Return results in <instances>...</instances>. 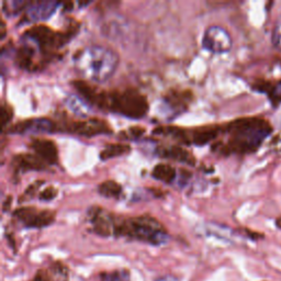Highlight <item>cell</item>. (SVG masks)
<instances>
[{
    "mask_svg": "<svg viewBox=\"0 0 281 281\" xmlns=\"http://www.w3.org/2000/svg\"><path fill=\"white\" fill-rule=\"evenodd\" d=\"M72 85L86 102L128 119H142L150 110L148 98L136 88L104 90L84 80H72Z\"/></svg>",
    "mask_w": 281,
    "mask_h": 281,
    "instance_id": "1",
    "label": "cell"
},
{
    "mask_svg": "<svg viewBox=\"0 0 281 281\" xmlns=\"http://www.w3.org/2000/svg\"><path fill=\"white\" fill-rule=\"evenodd\" d=\"M222 132L228 133L230 138L226 143H216L213 150L224 156L247 154L257 150L272 132V126L260 118H240L223 126Z\"/></svg>",
    "mask_w": 281,
    "mask_h": 281,
    "instance_id": "2",
    "label": "cell"
},
{
    "mask_svg": "<svg viewBox=\"0 0 281 281\" xmlns=\"http://www.w3.org/2000/svg\"><path fill=\"white\" fill-rule=\"evenodd\" d=\"M76 72L86 82H104L114 76L120 63L116 50L104 46H88L77 50L72 56Z\"/></svg>",
    "mask_w": 281,
    "mask_h": 281,
    "instance_id": "3",
    "label": "cell"
},
{
    "mask_svg": "<svg viewBox=\"0 0 281 281\" xmlns=\"http://www.w3.org/2000/svg\"><path fill=\"white\" fill-rule=\"evenodd\" d=\"M114 236L160 246L168 240V231L158 218L150 214L132 218L116 214Z\"/></svg>",
    "mask_w": 281,
    "mask_h": 281,
    "instance_id": "4",
    "label": "cell"
},
{
    "mask_svg": "<svg viewBox=\"0 0 281 281\" xmlns=\"http://www.w3.org/2000/svg\"><path fill=\"white\" fill-rule=\"evenodd\" d=\"M78 29L80 24L77 22L70 24L63 31H56L46 24H36L22 33V38L34 44L44 63H48L58 50L75 36Z\"/></svg>",
    "mask_w": 281,
    "mask_h": 281,
    "instance_id": "5",
    "label": "cell"
},
{
    "mask_svg": "<svg viewBox=\"0 0 281 281\" xmlns=\"http://www.w3.org/2000/svg\"><path fill=\"white\" fill-rule=\"evenodd\" d=\"M60 126V132L75 134V136L92 138L101 134H111L112 128L104 120L98 118H88L84 120H75L70 118L56 120Z\"/></svg>",
    "mask_w": 281,
    "mask_h": 281,
    "instance_id": "6",
    "label": "cell"
},
{
    "mask_svg": "<svg viewBox=\"0 0 281 281\" xmlns=\"http://www.w3.org/2000/svg\"><path fill=\"white\" fill-rule=\"evenodd\" d=\"M12 216L28 228H44L55 222L56 212L36 206H21L14 211Z\"/></svg>",
    "mask_w": 281,
    "mask_h": 281,
    "instance_id": "7",
    "label": "cell"
},
{
    "mask_svg": "<svg viewBox=\"0 0 281 281\" xmlns=\"http://www.w3.org/2000/svg\"><path fill=\"white\" fill-rule=\"evenodd\" d=\"M202 48L213 54H223L232 48V38L220 26H211L206 29L201 40Z\"/></svg>",
    "mask_w": 281,
    "mask_h": 281,
    "instance_id": "8",
    "label": "cell"
},
{
    "mask_svg": "<svg viewBox=\"0 0 281 281\" xmlns=\"http://www.w3.org/2000/svg\"><path fill=\"white\" fill-rule=\"evenodd\" d=\"M4 132L10 134L58 133L60 126L58 121L50 118H32L10 126Z\"/></svg>",
    "mask_w": 281,
    "mask_h": 281,
    "instance_id": "9",
    "label": "cell"
},
{
    "mask_svg": "<svg viewBox=\"0 0 281 281\" xmlns=\"http://www.w3.org/2000/svg\"><path fill=\"white\" fill-rule=\"evenodd\" d=\"M94 233L102 238L114 236L116 214L99 206H94L87 212Z\"/></svg>",
    "mask_w": 281,
    "mask_h": 281,
    "instance_id": "10",
    "label": "cell"
},
{
    "mask_svg": "<svg viewBox=\"0 0 281 281\" xmlns=\"http://www.w3.org/2000/svg\"><path fill=\"white\" fill-rule=\"evenodd\" d=\"M38 50L34 44L22 38V44L16 50V62L20 68L28 72H36L43 68L41 62L38 60Z\"/></svg>",
    "mask_w": 281,
    "mask_h": 281,
    "instance_id": "11",
    "label": "cell"
},
{
    "mask_svg": "<svg viewBox=\"0 0 281 281\" xmlns=\"http://www.w3.org/2000/svg\"><path fill=\"white\" fill-rule=\"evenodd\" d=\"M60 4H62L56 2H44V0L33 2V0H31L29 6L24 11L22 22H36L46 20L55 14L56 9Z\"/></svg>",
    "mask_w": 281,
    "mask_h": 281,
    "instance_id": "12",
    "label": "cell"
},
{
    "mask_svg": "<svg viewBox=\"0 0 281 281\" xmlns=\"http://www.w3.org/2000/svg\"><path fill=\"white\" fill-rule=\"evenodd\" d=\"M194 94L190 89L170 88L162 96L165 104L168 108L174 110L177 114L186 111L189 108V104L192 102Z\"/></svg>",
    "mask_w": 281,
    "mask_h": 281,
    "instance_id": "13",
    "label": "cell"
},
{
    "mask_svg": "<svg viewBox=\"0 0 281 281\" xmlns=\"http://www.w3.org/2000/svg\"><path fill=\"white\" fill-rule=\"evenodd\" d=\"M11 168L16 175L26 172H43L48 168V164L36 154L21 153L12 156Z\"/></svg>",
    "mask_w": 281,
    "mask_h": 281,
    "instance_id": "14",
    "label": "cell"
},
{
    "mask_svg": "<svg viewBox=\"0 0 281 281\" xmlns=\"http://www.w3.org/2000/svg\"><path fill=\"white\" fill-rule=\"evenodd\" d=\"M29 148L48 165H56L58 162V148L53 140L46 138H32Z\"/></svg>",
    "mask_w": 281,
    "mask_h": 281,
    "instance_id": "15",
    "label": "cell"
},
{
    "mask_svg": "<svg viewBox=\"0 0 281 281\" xmlns=\"http://www.w3.org/2000/svg\"><path fill=\"white\" fill-rule=\"evenodd\" d=\"M156 153L162 158L172 160L189 166L196 164L194 156L180 145H162L156 148Z\"/></svg>",
    "mask_w": 281,
    "mask_h": 281,
    "instance_id": "16",
    "label": "cell"
},
{
    "mask_svg": "<svg viewBox=\"0 0 281 281\" xmlns=\"http://www.w3.org/2000/svg\"><path fill=\"white\" fill-rule=\"evenodd\" d=\"M70 269L63 262H53L48 268H41L31 281H68Z\"/></svg>",
    "mask_w": 281,
    "mask_h": 281,
    "instance_id": "17",
    "label": "cell"
},
{
    "mask_svg": "<svg viewBox=\"0 0 281 281\" xmlns=\"http://www.w3.org/2000/svg\"><path fill=\"white\" fill-rule=\"evenodd\" d=\"M131 146L126 143H109L106 144L102 150L100 152L99 157L101 160H108L116 157L124 156L131 153Z\"/></svg>",
    "mask_w": 281,
    "mask_h": 281,
    "instance_id": "18",
    "label": "cell"
},
{
    "mask_svg": "<svg viewBox=\"0 0 281 281\" xmlns=\"http://www.w3.org/2000/svg\"><path fill=\"white\" fill-rule=\"evenodd\" d=\"M152 177L164 184H172L177 177V172L175 167L172 165L160 162V164L155 165L152 170Z\"/></svg>",
    "mask_w": 281,
    "mask_h": 281,
    "instance_id": "19",
    "label": "cell"
},
{
    "mask_svg": "<svg viewBox=\"0 0 281 281\" xmlns=\"http://www.w3.org/2000/svg\"><path fill=\"white\" fill-rule=\"evenodd\" d=\"M97 191L100 196H104V198L118 199L121 196L123 188L119 182L109 179V180L100 182L97 187Z\"/></svg>",
    "mask_w": 281,
    "mask_h": 281,
    "instance_id": "20",
    "label": "cell"
},
{
    "mask_svg": "<svg viewBox=\"0 0 281 281\" xmlns=\"http://www.w3.org/2000/svg\"><path fill=\"white\" fill-rule=\"evenodd\" d=\"M31 2V0H30ZM30 2H21V0H10V2H2V10L7 16H14L18 14L21 11H24Z\"/></svg>",
    "mask_w": 281,
    "mask_h": 281,
    "instance_id": "21",
    "label": "cell"
},
{
    "mask_svg": "<svg viewBox=\"0 0 281 281\" xmlns=\"http://www.w3.org/2000/svg\"><path fill=\"white\" fill-rule=\"evenodd\" d=\"M85 100L76 98L75 96H68L66 99V106L72 112H75L78 116H86L87 114V104L84 102Z\"/></svg>",
    "mask_w": 281,
    "mask_h": 281,
    "instance_id": "22",
    "label": "cell"
},
{
    "mask_svg": "<svg viewBox=\"0 0 281 281\" xmlns=\"http://www.w3.org/2000/svg\"><path fill=\"white\" fill-rule=\"evenodd\" d=\"M145 128L142 126H131L126 128V130L120 131L119 138L122 140H138L140 138H142L145 133Z\"/></svg>",
    "mask_w": 281,
    "mask_h": 281,
    "instance_id": "23",
    "label": "cell"
},
{
    "mask_svg": "<svg viewBox=\"0 0 281 281\" xmlns=\"http://www.w3.org/2000/svg\"><path fill=\"white\" fill-rule=\"evenodd\" d=\"M14 118V109L11 108L10 104H4L2 106V116H0V122H2V131L4 132L10 126V122Z\"/></svg>",
    "mask_w": 281,
    "mask_h": 281,
    "instance_id": "24",
    "label": "cell"
},
{
    "mask_svg": "<svg viewBox=\"0 0 281 281\" xmlns=\"http://www.w3.org/2000/svg\"><path fill=\"white\" fill-rule=\"evenodd\" d=\"M46 184V182L42 180V179H40V180L33 182L30 184V186L24 190V194H22V196L20 198V201L24 202V201H26V200H31L33 196H34L38 194V191L40 190V188L42 187V184Z\"/></svg>",
    "mask_w": 281,
    "mask_h": 281,
    "instance_id": "25",
    "label": "cell"
},
{
    "mask_svg": "<svg viewBox=\"0 0 281 281\" xmlns=\"http://www.w3.org/2000/svg\"><path fill=\"white\" fill-rule=\"evenodd\" d=\"M58 196V188L54 186H48L44 190H42L40 194H38V199H40L41 201L48 202V201L55 199Z\"/></svg>",
    "mask_w": 281,
    "mask_h": 281,
    "instance_id": "26",
    "label": "cell"
},
{
    "mask_svg": "<svg viewBox=\"0 0 281 281\" xmlns=\"http://www.w3.org/2000/svg\"><path fill=\"white\" fill-rule=\"evenodd\" d=\"M252 89L256 92H267L270 94L274 90V87H272V84L269 82L267 80H256L254 84L252 85Z\"/></svg>",
    "mask_w": 281,
    "mask_h": 281,
    "instance_id": "27",
    "label": "cell"
},
{
    "mask_svg": "<svg viewBox=\"0 0 281 281\" xmlns=\"http://www.w3.org/2000/svg\"><path fill=\"white\" fill-rule=\"evenodd\" d=\"M109 281H128V272L126 270L116 272L109 278Z\"/></svg>",
    "mask_w": 281,
    "mask_h": 281,
    "instance_id": "28",
    "label": "cell"
},
{
    "mask_svg": "<svg viewBox=\"0 0 281 281\" xmlns=\"http://www.w3.org/2000/svg\"><path fill=\"white\" fill-rule=\"evenodd\" d=\"M11 204H12V196H8L7 198H6V200H4V206H2L4 212H7V211L10 209Z\"/></svg>",
    "mask_w": 281,
    "mask_h": 281,
    "instance_id": "29",
    "label": "cell"
},
{
    "mask_svg": "<svg viewBox=\"0 0 281 281\" xmlns=\"http://www.w3.org/2000/svg\"><path fill=\"white\" fill-rule=\"evenodd\" d=\"M6 33H7V28H6L4 21L2 20V26H0V36H2V38L6 36Z\"/></svg>",
    "mask_w": 281,
    "mask_h": 281,
    "instance_id": "30",
    "label": "cell"
}]
</instances>
